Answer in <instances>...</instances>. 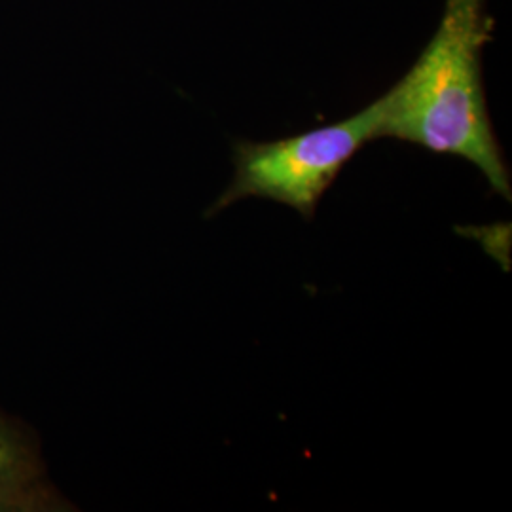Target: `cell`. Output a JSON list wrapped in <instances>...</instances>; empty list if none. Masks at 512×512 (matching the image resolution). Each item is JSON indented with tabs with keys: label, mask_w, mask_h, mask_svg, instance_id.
<instances>
[{
	"label": "cell",
	"mask_w": 512,
	"mask_h": 512,
	"mask_svg": "<svg viewBox=\"0 0 512 512\" xmlns=\"http://www.w3.org/2000/svg\"><path fill=\"white\" fill-rule=\"evenodd\" d=\"M492 40L486 0H446L439 29L420 59L382 95L380 137L463 158L495 194L512 200L511 175L495 139L480 55Z\"/></svg>",
	"instance_id": "6da1fadb"
},
{
	"label": "cell",
	"mask_w": 512,
	"mask_h": 512,
	"mask_svg": "<svg viewBox=\"0 0 512 512\" xmlns=\"http://www.w3.org/2000/svg\"><path fill=\"white\" fill-rule=\"evenodd\" d=\"M382 120L384 97L330 126L272 143H236V177L207 215H217L245 198H264L293 207L306 220L313 219L317 203L344 165L366 143L380 139Z\"/></svg>",
	"instance_id": "7a4b0ae2"
},
{
	"label": "cell",
	"mask_w": 512,
	"mask_h": 512,
	"mask_svg": "<svg viewBox=\"0 0 512 512\" xmlns=\"http://www.w3.org/2000/svg\"><path fill=\"white\" fill-rule=\"evenodd\" d=\"M50 505L29 444L0 420V511H46Z\"/></svg>",
	"instance_id": "3957f363"
}]
</instances>
